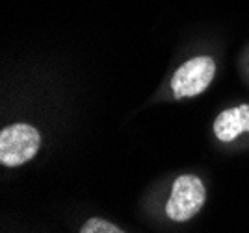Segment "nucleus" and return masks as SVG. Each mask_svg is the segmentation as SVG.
I'll list each match as a JSON object with an SVG mask.
<instances>
[{
  "mask_svg": "<svg viewBox=\"0 0 249 233\" xmlns=\"http://www.w3.org/2000/svg\"><path fill=\"white\" fill-rule=\"evenodd\" d=\"M41 144L39 132L30 124H11L0 133V161L6 167H19L30 161Z\"/></svg>",
  "mask_w": 249,
  "mask_h": 233,
  "instance_id": "1",
  "label": "nucleus"
},
{
  "mask_svg": "<svg viewBox=\"0 0 249 233\" xmlns=\"http://www.w3.org/2000/svg\"><path fill=\"white\" fill-rule=\"evenodd\" d=\"M207 200L205 185L197 176L184 174L178 176L173 183V189L166 203V213L175 222H184L199 213L203 203Z\"/></svg>",
  "mask_w": 249,
  "mask_h": 233,
  "instance_id": "2",
  "label": "nucleus"
},
{
  "mask_svg": "<svg viewBox=\"0 0 249 233\" xmlns=\"http://www.w3.org/2000/svg\"><path fill=\"white\" fill-rule=\"evenodd\" d=\"M216 74V63L208 56H199L186 61L175 71L171 78V89L175 98L196 96L210 85Z\"/></svg>",
  "mask_w": 249,
  "mask_h": 233,
  "instance_id": "3",
  "label": "nucleus"
},
{
  "mask_svg": "<svg viewBox=\"0 0 249 233\" xmlns=\"http://www.w3.org/2000/svg\"><path fill=\"white\" fill-rule=\"evenodd\" d=\"M242 132H249V106H238L232 109H225L214 121V133L219 141L229 142L236 139Z\"/></svg>",
  "mask_w": 249,
  "mask_h": 233,
  "instance_id": "4",
  "label": "nucleus"
},
{
  "mask_svg": "<svg viewBox=\"0 0 249 233\" xmlns=\"http://www.w3.org/2000/svg\"><path fill=\"white\" fill-rule=\"evenodd\" d=\"M80 233H124V232L119 230L115 224L106 222L103 218H89V220L82 226Z\"/></svg>",
  "mask_w": 249,
  "mask_h": 233,
  "instance_id": "5",
  "label": "nucleus"
}]
</instances>
